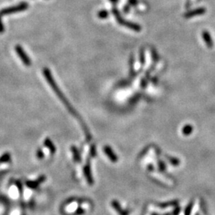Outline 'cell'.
Segmentation results:
<instances>
[{
    "instance_id": "cell-1",
    "label": "cell",
    "mask_w": 215,
    "mask_h": 215,
    "mask_svg": "<svg viewBox=\"0 0 215 215\" xmlns=\"http://www.w3.org/2000/svg\"><path fill=\"white\" fill-rule=\"evenodd\" d=\"M43 74H44V76H45L47 82H48L49 84L51 86V88L53 89V91L55 92L56 94H57V96H59V98H60L61 100H62V101L64 102V103L66 104V106L67 107L69 106V108H70L69 105L67 103V101H66V98H65V96H64L63 93L61 92V90L59 89V88H58V86L57 85V84H56L55 81H54V80H53V76H52L51 72H50V69H47V68H44V69H43Z\"/></svg>"
},
{
    "instance_id": "cell-2",
    "label": "cell",
    "mask_w": 215,
    "mask_h": 215,
    "mask_svg": "<svg viewBox=\"0 0 215 215\" xmlns=\"http://www.w3.org/2000/svg\"><path fill=\"white\" fill-rule=\"evenodd\" d=\"M28 7H29V5H28L27 3H21L19 5L7 7V8H4L3 10H0V15H8V14L24 11V10H27Z\"/></svg>"
},
{
    "instance_id": "cell-3",
    "label": "cell",
    "mask_w": 215,
    "mask_h": 215,
    "mask_svg": "<svg viewBox=\"0 0 215 215\" xmlns=\"http://www.w3.org/2000/svg\"><path fill=\"white\" fill-rule=\"evenodd\" d=\"M14 50H15L16 53L19 56L20 59L22 60V62H23L26 66H31V60L29 58V57L27 56V54L26 53V52L24 51L22 46L19 45H16L14 47Z\"/></svg>"
},
{
    "instance_id": "cell-4",
    "label": "cell",
    "mask_w": 215,
    "mask_h": 215,
    "mask_svg": "<svg viewBox=\"0 0 215 215\" xmlns=\"http://www.w3.org/2000/svg\"><path fill=\"white\" fill-rule=\"evenodd\" d=\"M120 24L123 25L124 26H126V27L129 28V29L133 30L135 31H140L141 30V26L139 25L136 24V23H131V22H127V21H125L124 19L120 22Z\"/></svg>"
},
{
    "instance_id": "cell-5",
    "label": "cell",
    "mask_w": 215,
    "mask_h": 215,
    "mask_svg": "<svg viewBox=\"0 0 215 215\" xmlns=\"http://www.w3.org/2000/svg\"><path fill=\"white\" fill-rule=\"evenodd\" d=\"M203 38H204V41H206L207 45L208 47H212L213 46V41H212L211 37H210V34H208L207 31H204L202 34Z\"/></svg>"
},
{
    "instance_id": "cell-6",
    "label": "cell",
    "mask_w": 215,
    "mask_h": 215,
    "mask_svg": "<svg viewBox=\"0 0 215 215\" xmlns=\"http://www.w3.org/2000/svg\"><path fill=\"white\" fill-rule=\"evenodd\" d=\"M105 154L109 156V158L112 160V161H113V162H116V160H117L116 156L112 153V150H111L110 148H109V147H105Z\"/></svg>"
},
{
    "instance_id": "cell-7",
    "label": "cell",
    "mask_w": 215,
    "mask_h": 215,
    "mask_svg": "<svg viewBox=\"0 0 215 215\" xmlns=\"http://www.w3.org/2000/svg\"><path fill=\"white\" fill-rule=\"evenodd\" d=\"M205 11H206L205 9L199 8V9H198V10H194V11H192V12L186 14V17H193V16H195V15H198V14H204Z\"/></svg>"
},
{
    "instance_id": "cell-8",
    "label": "cell",
    "mask_w": 215,
    "mask_h": 215,
    "mask_svg": "<svg viewBox=\"0 0 215 215\" xmlns=\"http://www.w3.org/2000/svg\"><path fill=\"white\" fill-rule=\"evenodd\" d=\"M109 12L106 10H100V11H98V13H97V16H98V18H100V19H107V18L109 17Z\"/></svg>"
},
{
    "instance_id": "cell-9",
    "label": "cell",
    "mask_w": 215,
    "mask_h": 215,
    "mask_svg": "<svg viewBox=\"0 0 215 215\" xmlns=\"http://www.w3.org/2000/svg\"><path fill=\"white\" fill-rule=\"evenodd\" d=\"M5 30V28H4L3 24L2 19H1V15H0V34H3Z\"/></svg>"
},
{
    "instance_id": "cell-10",
    "label": "cell",
    "mask_w": 215,
    "mask_h": 215,
    "mask_svg": "<svg viewBox=\"0 0 215 215\" xmlns=\"http://www.w3.org/2000/svg\"><path fill=\"white\" fill-rule=\"evenodd\" d=\"M128 3L130 5L136 6L138 4V0H128Z\"/></svg>"
},
{
    "instance_id": "cell-11",
    "label": "cell",
    "mask_w": 215,
    "mask_h": 215,
    "mask_svg": "<svg viewBox=\"0 0 215 215\" xmlns=\"http://www.w3.org/2000/svg\"><path fill=\"white\" fill-rule=\"evenodd\" d=\"M9 155H4L2 157V158H0V163H2V162H4V161H7V159H8L7 157H8Z\"/></svg>"
},
{
    "instance_id": "cell-12",
    "label": "cell",
    "mask_w": 215,
    "mask_h": 215,
    "mask_svg": "<svg viewBox=\"0 0 215 215\" xmlns=\"http://www.w3.org/2000/svg\"><path fill=\"white\" fill-rule=\"evenodd\" d=\"M140 61H141V63H143V62H144V54H143V50H142L141 53H140Z\"/></svg>"
},
{
    "instance_id": "cell-13",
    "label": "cell",
    "mask_w": 215,
    "mask_h": 215,
    "mask_svg": "<svg viewBox=\"0 0 215 215\" xmlns=\"http://www.w3.org/2000/svg\"><path fill=\"white\" fill-rule=\"evenodd\" d=\"M129 7H129V6H125V7H124V12H125V13H128Z\"/></svg>"
},
{
    "instance_id": "cell-14",
    "label": "cell",
    "mask_w": 215,
    "mask_h": 215,
    "mask_svg": "<svg viewBox=\"0 0 215 215\" xmlns=\"http://www.w3.org/2000/svg\"><path fill=\"white\" fill-rule=\"evenodd\" d=\"M109 1H110L112 4H116V3H117V2H118V0H109Z\"/></svg>"
}]
</instances>
